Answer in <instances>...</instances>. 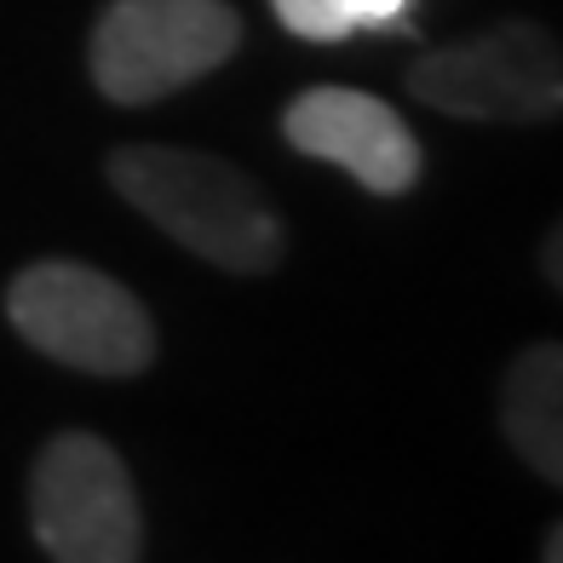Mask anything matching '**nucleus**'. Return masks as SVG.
Segmentation results:
<instances>
[{
  "mask_svg": "<svg viewBox=\"0 0 563 563\" xmlns=\"http://www.w3.org/2000/svg\"><path fill=\"white\" fill-rule=\"evenodd\" d=\"M110 185L133 213L219 271L265 276L282 265L288 230L276 208L242 167L219 156L178 144H121L110 156Z\"/></svg>",
  "mask_w": 563,
  "mask_h": 563,
  "instance_id": "1",
  "label": "nucleus"
},
{
  "mask_svg": "<svg viewBox=\"0 0 563 563\" xmlns=\"http://www.w3.org/2000/svg\"><path fill=\"white\" fill-rule=\"evenodd\" d=\"M7 322L64 368L126 379L156 363V322L115 276L81 260H35L7 282Z\"/></svg>",
  "mask_w": 563,
  "mask_h": 563,
  "instance_id": "2",
  "label": "nucleus"
},
{
  "mask_svg": "<svg viewBox=\"0 0 563 563\" xmlns=\"http://www.w3.org/2000/svg\"><path fill=\"white\" fill-rule=\"evenodd\" d=\"M242 18L230 0H110L92 23L87 69L110 104H156L236 58Z\"/></svg>",
  "mask_w": 563,
  "mask_h": 563,
  "instance_id": "3",
  "label": "nucleus"
},
{
  "mask_svg": "<svg viewBox=\"0 0 563 563\" xmlns=\"http://www.w3.org/2000/svg\"><path fill=\"white\" fill-rule=\"evenodd\" d=\"M426 110L483 126H529L563 115V46L541 23H500L472 41L426 53L408 69Z\"/></svg>",
  "mask_w": 563,
  "mask_h": 563,
  "instance_id": "4",
  "label": "nucleus"
},
{
  "mask_svg": "<svg viewBox=\"0 0 563 563\" xmlns=\"http://www.w3.org/2000/svg\"><path fill=\"white\" fill-rule=\"evenodd\" d=\"M30 529L58 563L144 558V518L121 454L92 431H58L30 472Z\"/></svg>",
  "mask_w": 563,
  "mask_h": 563,
  "instance_id": "5",
  "label": "nucleus"
},
{
  "mask_svg": "<svg viewBox=\"0 0 563 563\" xmlns=\"http://www.w3.org/2000/svg\"><path fill=\"white\" fill-rule=\"evenodd\" d=\"M282 133L299 156L345 167L374 196H408L420 185V139L386 98L356 87H311L282 110Z\"/></svg>",
  "mask_w": 563,
  "mask_h": 563,
  "instance_id": "6",
  "label": "nucleus"
},
{
  "mask_svg": "<svg viewBox=\"0 0 563 563\" xmlns=\"http://www.w3.org/2000/svg\"><path fill=\"white\" fill-rule=\"evenodd\" d=\"M500 431L529 472L563 489V345H523L500 379Z\"/></svg>",
  "mask_w": 563,
  "mask_h": 563,
  "instance_id": "7",
  "label": "nucleus"
},
{
  "mask_svg": "<svg viewBox=\"0 0 563 563\" xmlns=\"http://www.w3.org/2000/svg\"><path fill=\"white\" fill-rule=\"evenodd\" d=\"M271 12L282 18V30L299 35V41H322V46H334L351 35V23H345V0H271Z\"/></svg>",
  "mask_w": 563,
  "mask_h": 563,
  "instance_id": "8",
  "label": "nucleus"
},
{
  "mask_svg": "<svg viewBox=\"0 0 563 563\" xmlns=\"http://www.w3.org/2000/svg\"><path fill=\"white\" fill-rule=\"evenodd\" d=\"M345 23L356 30H402L408 23V0H345Z\"/></svg>",
  "mask_w": 563,
  "mask_h": 563,
  "instance_id": "9",
  "label": "nucleus"
},
{
  "mask_svg": "<svg viewBox=\"0 0 563 563\" xmlns=\"http://www.w3.org/2000/svg\"><path fill=\"white\" fill-rule=\"evenodd\" d=\"M547 276L558 282V288H563V224H558L552 236H547Z\"/></svg>",
  "mask_w": 563,
  "mask_h": 563,
  "instance_id": "10",
  "label": "nucleus"
},
{
  "mask_svg": "<svg viewBox=\"0 0 563 563\" xmlns=\"http://www.w3.org/2000/svg\"><path fill=\"white\" fill-rule=\"evenodd\" d=\"M541 558H547V563H563V523H552V529H547V541H541Z\"/></svg>",
  "mask_w": 563,
  "mask_h": 563,
  "instance_id": "11",
  "label": "nucleus"
}]
</instances>
